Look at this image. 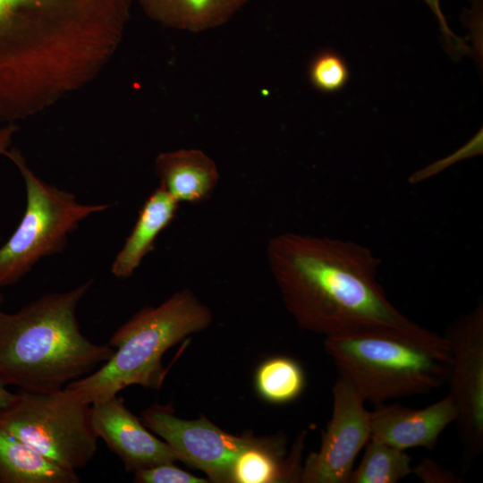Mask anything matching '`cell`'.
<instances>
[{
	"label": "cell",
	"instance_id": "obj_1",
	"mask_svg": "<svg viewBox=\"0 0 483 483\" xmlns=\"http://www.w3.org/2000/svg\"><path fill=\"white\" fill-rule=\"evenodd\" d=\"M269 270L300 327L332 335L417 324L377 280L380 259L368 247L328 236L284 233L267 246Z\"/></svg>",
	"mask_w": 483,
	"mask_h": 483
},
{
	"label": "cell",
	"instance_id": "obj_2",
	"mask_svg": "<svg viewBox=\"0 0 483 483\" xmlns=\"http://www.w3.org/2000/svg\"><path fill=\"white\" fill-rule=\"evenodd\" d=\"M92 284L49 292L21 309H0V381L21 390L50 393L107 361L114 349L82 335L77 308Z\"/></svg>",
	"mask_w": 483,
	"mask_h": 483
},
{
	"label": "cell",
	"instance_id": "obj_3",
	"mask_svg": "<svg viewBox=\"0 0 483 483\" xmlns=\"http://www.w3.org/2000/svg\"><path fill=\"white\" fill-rule=\"evenodd\" d=\"M325 347L340 376L376 405L437 389L452 363L445 335L419 325L327 336Z\"/></svg>",
	"mask_w": 483,
	"mask_h": 483
},
{
	"label": "cell",
	"instance_id": "obj_4",
	"mask_svg": "<svg viewBox=\"0 0 483 483\" xmlns=\"http://www.w3.org/2000/svg\"><path fill=\"white\" fill-rule=\"evenodd\" d=\"M211 320L209 309L191 291L177 292L157 307L142 309L117 328L107 343L114 349L110 359L64 389L92 404L132 385L158 388L165 376L164 353Z\"/></svg>",
	"mask_w": 483,
	"mask_h": 483
},
{
	"label": "cell",
	"instance_id": "obj_5",
	"mask_svg": "<svg viewBox=\"0 0 483 483\" xmlns=\"http://www.w3.org/2000/svg\"><path fill=\"white\" fill-rule=\"evenodd\" d=\"M6 156L22 175L27 203L19 225L0 248V289L16 284L41 258L61 252L82 220L112 206L81 204L36 176L17 150Z\"/></svg>",
	"mask_w": 483,
	"mask_h": 483
},
{
	"label": "cell",
	"instance_id": "obj_6",
	"mask_svg": "<svg viewBox=\"0 0 483 483\" xmlns=\"http://www.w3.org/2000/svg\"><path fill=\"white\" fill-rule=\"evenodd\" d=\"M0 424L57 465L75 470L97 451L91 404L64 389L35 393L20 389L0 409Z\"/></svg>",
	"mask_w": 483,
	"mask_h": 483
},
{
	"label": "cell",
	"instance_id": "obj_7",
	"mask_svg": "<svg viewBox=\"0 0 483 483\" xmlns=\"http://www.w3.org/2000/svg\"><path fill=\"white\" fill-rule=\"evenodd\" d=\"M452 355L447 378L460 438L470 455L483 445V303L451 324L445 335Z\"/></svg>",
	"mask_w": 483,
	"mask_h": 483
},
{
	"label": "cell",
	"instance_id": "obj_8",
	"mask_svg": "<svg viewBox=\"0 0 483 483\" xmlns=\"http://www.w3.org/2000/svg\"><path fill=\"white\" fill-rule=\"evenodd\" d=\"M332 417L322 433L318 452L301 470L305 483H349L358 453L370 437V411L354 386L339 377L333 386Z\"/></svg>",
	"mask_w": 483,
	"mask_h": 483
},
{
	"label": "cell",
	"instance_id": "obj_9",
	"mask_svg": "<svg viewBox=\"0 0 483 483\" xmlns=\"http://www.w3.org/2000/svg\"><path fill=\"white\" fill-rule=\"evenodd\" d=\"M143 424L161 436L178 460L205 471L216 482L232 481L238 456L257 444L250 437L233 436L206 418L186 420L158 405L146 410Z\"/></svg>",
	"mask_w": 483,
	"mask_h": 483
},
{
	"label": "cell",
	"instance_id": "obj_10",
	"mask_svg": "<svg viewBox=\"0 0 483 483\" xmlns=\"http://www.w3.org/2000/svg\"><path fill=\"white\" fill-rule=\"evenodd\" d=\"M79 0H0V94L26 72V38L38 28H58Z\"/></svg>",
	"mask_w": 483,
	"mask_h": 483
},
{
	"label": "cell",
	"instance_id": "obj_11",
	"mask_svg": "<svg viewBox=\"0 0 483 483\" xmlns=\"http://www.w3.org/2000/svg\"><path fill=\"white\" fill-rule=\"evenodd\" d=\"M91 423L97 436L128 471L178 460L171 447L149 433L117 395L91 404Z\"/></svg>",
	"mask_w": 483,
	"mask_h": 483
},
{
	"label": "cell",
	"instance_id": "obj_12",
	"mask_svg": "<svg viewBox=\"0 0 483 483\" xmlns=\"http://www.w3.org/2000/svg\"><path fill=\"white\" fill-rule=\"evenodd\" d=\"M457 419L451 398L421 409L402 404H379L370 411V437L400 450L423 447L433 450L442 432Z\"/></svg>",
	"mask_w": 483,
	"mask_h": 483
},
{
	"label": "cell",
	"instance_id": "obj_13",
	"mask_svg": "<svg viewBox=\"0 0 483 483\" xmlns=\"http://www.w3.org/2000/svg\"><path fill=\"white\" fill-rule=\"evenodd\" d=\"M156 173L160 185L179 204L206 201L220 178L215 161L199 148L161 153L156 159Z\"/></svg>",
	"mask_w": 483,
	"mask_h": 483
},
{
	"label": "cell",
	"instance_id": "obj_14",
	"mask_svg": "<svg viewBox=\"0 0 483 483\" xmlns=\"http://www.w3.org/2000/svg\"><path fill=\"white\" fill-rule=\"evenodd\" d=\"M179 203L159 185L141 206L135 225L111 267L118 278H129L154 248L158 235L174 218Z\"/></svg>",
	"mask_w": 483,
	"mask_h": 483
},
{
	"label": "cell",
	"instance_id": "obj_15",
	"mask_svg": "<svg viewBox=\"0 0 483 483\" xmlns=\"http://www.w3.org/2000/svg\"><path fill=\"white\" fill-rule=\"evenodd\" d=\"M146 13L170 28L199 33L228 22L249 0H140Z\"/></svg>",
	"mask_w": 483,
	"mask_h": 483
},
{
	"label": "cell",
	"instance_id": "obj_16",
	"mask_svg": "<svg viewBox=\"0 0 483 483\" xmlns=\"http://www.w3.org/2000/svg\"><path fill=\"white\" fill-rule=\"evenodd\" d=\"M75 470L53 462L0 424V483H77Z\"/></svg>",
	"mask_w": 483,
	"mask_h": 483
},
{
	"label": "cell",
	"instance_id": "obj_17",
	"mask_svg": "<svg viewBox=\"0 0 483 483\" xmlns=\"http://www.w3.org/2000/svg\"><path fill=\"white\" fill-rule=\"evenodd\" d=\"M349 483H395L412 472L411 458L403 450L369 439Z\"/></svg>",
	"mask_w": 483,
	"mask_h": 483
},
{
	"label": "cell",
	"instance_id": "obj_18",
	"mask_svg": "<svg viewBox=\"0 0 483 483\" xmlns=\"http://www.w3.org/2000/svg\"><path fill=\"white\" fill-rule=\"evenodd\" d=\"M256 384L260 394L274 402H286L296 398L304 386L301 367L292 359L275 357L258 369Z\"/></svg>",
	"mask_w": 483,
	"mask_h": 483
},
{
	"label": "cell",
	"instance_id": "obj_19",
	"mask_svg": "<svg viewBox=\"0 0 483 483\" xmlns=\"http://www.w3.org/2000/svg\"><path fill=\"white\" fill-rule=\"evenodd\" d=\"M295 467L284 466L268 450L255 444L244 450L237 458L232 473V481L238 483H269L294 479L300 474Z\"/></svg>",
	"mask_w": 483,
	"mask_h": 483
},
{
	"label": "cell",
	"instance_id": "obj_20",
	"mask_svg": "<svg viewBox=\"0 0 483 483\" xmlns=\"http://www.w3.org/2000/svg\"><path fill=\"white\" fill-rule=\"evenodd\" d=\"M308 78L316 90L332 94L346 86L350 80V70L341 54L332 49H323L310 59Z\"/></svg>",
	"mask_w": 483,
	"mask_h": 483
},
{
	"label": "cell",
	"instance_id": "obj_21",
	"mask_svg": "<svg viewBox=\"0 0 483 483\" xmlns=\"http://www.w3.org/2000/svg\"><path fill=\"white\" fill-rule=\"evenodd\" d=\"M134 481L140 483H205L207 480L175 467L162 463L134 472Z\"/></svg>",
	"mask_w": 483,
	"mask_h": 483
},
{
	"label": "cell",
	"instance_id": "obj_22",
	"mask_svg": "<svg viewBox=\"0 0 483 483\" xmlns=\"http://www.w3.org/2000/svg\"><path fill=\"white\" fill-rule=\"evenodd\" d=\"M414 473L425 483H462L464 480L450 470L429 458H424L413 469Z\"/></svg>",
	"mask_w": 483,
	"mask_h": 483
},
{
	"label": "cell",
	"instance_id": "obj_23",
	"mask_svg": "<svg viewBox=\"0 0 483 483\" xmlns=\"http://www.w3.org/2000/svg\"><path fill=\"white\" fill-rule=\"evenodd\" d=\"M425 4L430 8L432 13L435 14L436 18L438 21L443 37L445 38V43L451 51L466 52L469 50L468 47L463 43V41L456 37L451 30L448 28L445 17L442 12L440 5V0H423Z\"/></svg>",
	"mask_w": 483,
	"mask_h": 483
},
{
	"label": "cell",
	"instance_id": "obj_24",
	"mask_svg": "<svg viewBox=\"0 0 483 483\" xmlns=\"http://www.w3.org/2000/svg\"><path fill=\"white\" fill-rule=\"evenodd\" d=\"M16 130L13 124L0 128V154L7 155L8 147Z\"/></svg>",
	"mask_w": 483,
	"mask_h": 483
},
{
	"label": "cell",
	"instance_id": "obj_25",
	"mask_svg": "<svg viewBox=\"0 0 483 483\" xmlns=\"http://www.w3.org/2000/svg\"><path fill=\"white\" fill-rule=\"evenodd\" d=\"M13 393L7 390L6 386L0 381V409L5 407L11 401Z\"/></svg>",
	"mask_w": 483,
	"mask_h": 483
},
{
	"label": "cell",
	"instance_id": "obj_26",
	"mask_svg": "<svg viewBox=\"0 0 483 483\" xmlns=\"http://www.w3.org/2000/svg\"><path fill=\"white\" fill-rule=\"evenodd\" d=\"M3 301V297L2 295L0 294V302Z\"/></svg>",
	"mask_w": 483,
	"mask_h": 483
}]
</instances>
